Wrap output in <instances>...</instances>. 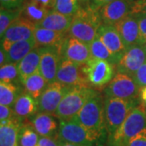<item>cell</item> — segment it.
I'll use <instances>...</instances> for the list:
<instances>
[{
  "mask_svg": "<svg viewBox=\"0 0 146 146\" xmlns=\"http://www.w3.org/2000/svg\"><path fill=\"white\" fill-rule=\"evenodd\" d=\"M127 146H146V130L131 139Z\"/></svg>",
  "mask_w": 146,
  "mask_h": 146,
  "instance_id": "cell-38",
  "label": "cell"
},
{
  "mask_svg": "<svg viewBox=\"0 0 146 146\" xmlns=\"http://www.w3.org/2000/svg\"><path fill=\"white\" fill-rule=\"evenodd\" d=\"M84 71L89 84L99 89L106 86L114 78L115 74L113 64L106 60L94 58L84 64Z\"/></svg>",
  "mask_w": 146,
  "mask_h": 146,
  "instance_id": "cell-9",
  "label": "cell"
},
{
  "mask_svg": "<svg viewBox=\"0 0 146 146\" xmlns=\"http://www.w3.org/2000/svg\"><path fill=\"white\" fill-rule=\"evenodd\" d=\"M33 1L41 4L45 7H46L49 10H51V9L53 10V8H54V0H33Z\"/></svg>",
  "mask_w": 146,
  "mask_h": 146,
  "instance_id": "cell-41",
  "label": "cell"
},
{
  "mask_svg": "<svg viewBox=\"0 0 146 146\" xmlns=\"http://www.w3.org/2000/svg\"><path fill=\"white\" fill-rule=\"evenodd\" d=\"M72 119L85 128L104 135L106 125L104 119V100L99 94L90 99Z\"/></svg>",
  "mask_w": 146,
  "mask_h": 146,
  "instance_id": "cell-6",
  "label": "cell"
},
{
  "mask_svg": "<svg viewBox=\"0 0 146 146\" xmlns=\"http://www.w3.org/2000/svg\"><path fill=\"white\" fill-rule=\"evenodd\" d=\"M144 46H145V50H146V44H145Z\"/></svg>",
  "mask_w": 146,
  "mask_h": 146,
  "instance_id": "cell-47",
  "label": "cell"
},
{
  "mask_svg": "<svg viewBox=\"0 0 146 146\" xmlns=\"http://www.w3.org/2000/svg\"><path fill=\"white\" fill-rule=\"evenodd\" d=\"M7 63H9L7 52L1 47V49H0V66H3Z\"/></svg>",
  "mask_w": 146,
  "mask_h": 146,
  "instance_id": "cell-40",
  "label": "cell"
},
{
  "mask_svg": "<svg viewBox=\"0 0 146 146\" xmlns=\"http://www.w3.org/2000/svg\"><path fill=\"white\" fill-rule=\"evenodd\" d=\"M137 20L139 28H140V32H141V39H142V43L143 45L146 44V16L143 14H137V15H133Z\"/></svg>",
  "mask_w": 146,
  "mask_h": 146,
  "instance_id": "cell-35",
  "label": "cell"
},
{
  "mask_svg": "<svg viewBox=\"0 0 146 146\" xmlns=\"http://www.w3.org/2000/svg\"><path fill=\"white\" fill-rule=\"evenodd\" d=\"M68 33L53 31L48 29L36 27L33 33V38L36 47L61 46Z\"/></svg>",
  "mask_w": 146,
  "mask_h": 146,
  "instance_id": "cell-19",
  "label": "cell"
},
{
  "mask_svg": "<svg viewBox=\"0 0 146 146\" xmlns=\"http://www.w3.org/2000/svg\"><path fill=\"white\" fill-rule=\"evenodd\" d=\"M25 0H0L1 8L15 9L21 7Z\"/></svg>",
  "mask_w": 146,
  "mask_h": 146,
  "instance_id": "cell-37",
  "label": "cell"
},
{
  "mask_svg": "<svg viewBox=\"0 0 146 146\" xmlns=\"http://www.w3.org/2000/svg\"><path fill=\"white\" fill-rule=\"evenodd\" d=\"M61 60V46L42 47L39 72L48 84L56 81L58 69Z\"/></svg>",
  "mask_w": 146,
  "mask_h": 146,
  "instance_id": "cell-13",
  "label": "cell"
},
{
  "mask_svg": "<svg viewBox=\"0 0 146 146\" xmlns=\"http://www.w3.org/2000/svg\"><path fill=\"white\" fill-rule=\"evenodd\" d=\"M36 25L24 17H19L14 21L1 36V47L7 51L14 43L28 40L33 36Z\"/></svg>",
  "mask_w": 146,
  "mask_h": 146,
  "instance_id": "cell-10",
  "label": "cell"
},
{
  "mask_svg": "<svg viewBox=\"0 0 146 146\" xmlns=\"http://www.w3.org/2000/svg\"><path fill=\"white\" fill-rule=\"evenodd\" d=\"M31 124L39 136L46 137H54L59 127L52 115L43 112H40L33 116Z\"/></svg>",
  "mask_w": 146,
  "mask_h": 146,
  "instance_id": "cell-21",
  "label": "cell"
},
{
  "mask_svg": "<svg viewBox=\"0 0 146 146\" xmlns=\"http://www.w3.org/2000/svg\"><path fill=\"white\" fill-rule=\"evenodd\" d=\"M146 130V110L144 105H138L131 110L125 121L111 136V146H127L131 139Z\"/></svg>",
  "mask_w": 146,
  "mask_h": 146,
  "instance_id": "cell-2",
  "label": "cell"
},
{
  "mask_svg": "<svg viewBox=\"0 0 146 146\" xmlns=\"http://www.w3.org/2000/svg\"><path fill=\"white\" fill-rule=\"evenodd\" d=\"M78 0H54L53 10L68 16H74L80 8Z\"/></svg>",
  "mask_w": 146,
  "mask_h": 146,
  "instance_id": "cell-31",
  "label": "cell"
},
{
  "mask_svg": "<svg viewBox=\"0 0 146 146\" xmlns=\"http://www.w3.org/2000/svg\"><path fill=\"white\" fill-rule=\"evenodd\" d=\"M37 146H59V144L58 139L56 140L54 137L41 136Z\"/></svg>",
  "mask_w": 146,
  "mask_h": 146,
  "instance_id": "cell-39",
  "label": "cell"
},
{
  "mask_svg": "<svg viewBox=\"0 0 146 146\" xmlns=\"http://www.w3.org/2000/svg\"><path fill=\"white\" fill-rule=\"evenodd\" d=\"M22 84L27 94H29L37 102L44 90L48 86L46 80L39 72L29 76Z\"/></svg>",
  "mask_w": 146,
  "mask_h": 146,
  "instance_id": "cell-26",
  "label": "cell"
},
{
  "mask_svg": "<svg viewBox=\"0 0 146 146\" xmlns=\"http://www.w3.org/2000/svg\"><path fill=\"white\" fill-rule=\"evenodd\" d=\"M91 57L94 59H102L109 62L113 65H117L119 60L111 54L108 48L104 45L99 36L97 34L94 41L89 44Z\"/></svg>",
  "mask_w": 146,
  "mask_h": 146,
  "instance_id": "cell-27",
  "label": "cell"
},
{
  "mask_svg": "<svg viewBox=\"0 0 146 146\" xmlns=\"http://www.w3.org/2000/svg\"><path fill=\"white\" fill-rule=\"evenodd\" d=\"M80 3H87V2H89V0H78Z\"/></svg>",
  "mask_w": 146,
  "mask_h": 146,
  "instance_id": "cell-45",
  "label": "cell"
},
{
  "mask_svg": "<svg viewBox=\"0 0 146 146\" xmlns=\"http://www.w3.org/2000/svg\"><path fill=\"white\" fill-rule=\"evenodd\" d=\"M73 16L63 15L54 10H50L49 14L36 27H42L53 31L68 33L72 22Z\"/></svg>",
  "mask_w": 146,
  "mask_h": 146,
  "instance_id": "cell-22",
  "label": "cell"
},
{
  "mask_svg": "<svg viewBox=\"0 0 146 146\" xmlns=\"http://www.w3.org/2000/svg\"><path fill=\"white\" fill-rule=\"evenodd\" d=\"M21 122L15 119L7 125L0 126V146H19L18 139Z\"/></svg>",
  "mask_w": 146,
  "mask_h": 146,
  "instance_id": "cell-24",
  "label": "cell"
},
{
  "mask_svg": "<svg viewBox=\"0 0 146 146\" xmlns=\"http://www.w3.org/2000/svg\"><path fill=\"white\" fill-rule=\"evenodd\" d=\"M98 92L90 87H72L63 96L54 116L62 120L72 119Z\"/></svg>",
  "mask_w": 146,
  "mask_h": 146,
  "instance_id": "cell-3",
  "label": "cell"
},
{
  "mask_svg": "<svg viewBox=\"0 0 146 146\" xmlns=\"http://www.w3.org/2000/svg\"><path fill=\"white\" fill-rule=\"evenodd\" d=\"M15 118L13 109L11 108V106L0 105V121H5V120L12 119Z\"/></svg>",
  "mask_w": 146,
  "mask_h": 146,
  "instance_id": "cell-36",
  "label": "cell"
},
{
  "mask_svg": "<svg viewBox=\"0 0 146 146\" xmlns=\"http://www.w3.org/2000/svg\"><path fill=\"white\" fill-rule=\"evenodd\" d=\"M141 88L133 77L123 73H117L103 90L106 98L136 99Z\"/></svg>",
  "mask_w": 146,
  "mask_h": 146,
  "instance_id": "cell-7",
  "label": "cell"
},
{
  "mask_svg": "<svg viewBox=\"0 0 146 146\" xmlns=\"http://www.w3.org/2000/svg\"><path fill=\"white\" fill-rule=\"evenodd\" d=\"M115 0H91V4L95 7L96 8L100 9L102 7H103L106 4L111 3Z\"/></svg>",
  "mask_w": 146,
  "mask_h": 146,
  "instance_id": "cell-42",
  "label": "cell"
},
{
  "mask_svg": "<svg viewBox=\"0 0 146 146\" xmlns=\"http://www.w3.org/2000/svg\"><path fill=\"white\" fill-rule=\"evenodd\" d=\"M133 79L141 89L146 86V63L137 70L133 76Z\"/></svg>",
  "mask_w": 146,
  "mask_h": 146,
  "instance_id": "cell-33",
  "label": "cell"
},
{
  "mask_svg": "<svg viewBox=\"0 0 146 146\" xmlns=\"http://www.w3.org/2000/svg\"><path fill=\"white\" fill-rule=\"evenodd\" d=\"M48 8L43 7L33 0H28L21 7V16L35 25L40 24L49 14Z\"/></svg>",
  "mask_w": 146,
  "mask_h": 146,
  "instance_id": "cell-23",
  "label": "cell"
},
{
  "mask_svg": "<svg viewBox=\"0 0 146 146\" xmlns=\"http://www.w3.org/2000/svg\"><path fill=\"white\" fill-rule=\"evenodd\" d=\"M17 79L20 80L18 63H9L0 68V80L5 83H13Z\"/></svg>",
  "mask_w": 146,
  "mask_h": 146,
  "instance_id": "cell-32",
  "label": "cell"
},
{
  "mask_svg": "<svg viewBox=\"0 0 146 146\" xmlns=\"http://www.w3.org/2000/svg\"><path fill=\"white\" fill-rule=\"evenodd\" d=\"M42 47H35L18 63L20 81L23 83L29 76L39 72Z\"/></svg>",
  "mask_w": 146,
  "mask_h": 146,
  "instance_id": "cell-20",
  "label": "cell"
},
{
  "mask_svg": "<svg viewBox=\"0 0 146 146\" xmlns=\"http://www.w3.org/2000/svg\"><path fill=\"white\" fill-rule=\"evenodd\" d=\"M131 2L129 0H115L99 9L102 24L115 25L117 23L131 15Z\"/></svg>",
  "mask_w": 146,
  "mask_h": 146,
  "instance_id": "cell-15",
  "label": "cell"
},
{
  "mask_svg": "<svg viewBox=\"0 0 146 146\" xmlns=\"http://www.w3.org/2000/svg\"><path fill=\"white\" fill-rule=\"evenodd\" d=\"M58 140L79 146H94L104 135L92 131L74 119L59 120Z\"/></svg>",
  "mask_w": 146,
  "mask_h": 146,
  "instance_id": "cell-5",
  "label": "cell"
},
{
  "mask_svg": "<svg viewBox=\"0 0 146 146\" xmlns=\"http://www.w3.org/2000/svg\"><path fill=\"white\" fill-rule=\"evenodd\" d=\"M72 87L64 85L58 81L48 84L37 102L39 111L54 115L63 96Z\"/></svg>",
  "mask_w": 146,
  "mask_h": 146,
  "instance_id": "cell-12",
  "label": "cell"
},
{
  "mask_svg": "<svg viewBox=\"0 0 146 146\" xmlns=\"http://www.w3.org/2000/svg\"><path fill=\"white\" fill-rule=\"evenodd\" d=\"M20 90V88L15 84L0 81V105L14 106L18 96L22 93Z\"/></svg>",
  "mask_w": 146,
  "mask_h": 146,
  "instance_id": "cell-28",
  "label": "cell"
},
{
  "mask_svg": "<svg viewBox=\"0 0 146 146\" xmlns=\"http://www.w3.org/2000/svg\"><path fill=\"white\" fill-rule=\"evenodd\" d=\"M40 137L32 124L22 125L19 132V146H37Z\"/></svg>",
  "mask_w": 146,
  "mask_h": 146,
  "instance_id": "cell-29",
  "label": "cell"
},
{
  "mask_svg": "<svg viewBox=\"0 0 146 146\" xmlns=\"http://www.w3.org/2000/svg\"><path fill=\"white\" fill-rule=\"evenodd\" d=\"M84 67V64L62 58L58 69L56 81L70 87H90Z\"/></svg>",
  "mask_w": 146,
  "mask_h": 146,
  "instance_id": "cell-8",
  "label": "cell"
},
{
  "mask_svg": "<svg viewBox=\"0 0 146 146\" xmlns=\"http://www.w3.org/2000/svg\"><path fill=\"white\" fill-rule=\"evenodd\" d=\"M102 25L99 9L89 3L84 7H80L74 15L68 35L89 45L96 37Z\"/></svg>",
  "mask_w": 146,
  "mask_h": 146,
  "instance_id": "cell-1",
  "label": "cell"
},
{
  "mask_svg": "<svg viewBox=\"0 0 146 146\" xmlns=\"http://www.w3.org/2000/svg\"><path fill=\"white\" fill-rule=\"evenodd\" d=\"M140 98H141V102L143 105L146 106V86L141 88V90H140Z\"/></svg>",
  "mask_w": 146,
  "mask_h": 146,
  "instance_id": "cell-43",
  "label": "cell"
},
{
  "mask_svg": "<svg viewBox=\"0 0 146 146\" xmlns=\"http://www.w3.org/2000/svg\"><path fill=\"white\" fill-rule=\"evenodd\" d=\"M58 144H59V146H79L76 145H74V144H71V143H68V142H65V141H62L60 140H58Z\"/></svg>",
  "mask_w": 146,
  "mask_h": 146,
  "instance_id": "cell-44",
  "label": "cell"
},
{
  "mask_svg": "<svg viewBox=\"0 0 146 146\" xmlns=\"http://www.w3.org/2000/svg\"><path fill=\"white\" fill-rule=\"evenodd\" d=\"M13 111L15 117L21 122L25 118L36 115L39 111L38 102L26 92H22L14 103Z\"/></svg>",
  "mask_w": 146,
  "mask_h": 146,
  "instance_id": "cell-18",
  "label": "cell"
},
{
  "mask_svg": "<svg viewBox=\"0 0 146 146\" xmlns=\"http://www.w3.org/2000/svg\"><path fill=\"white\" fill-rule=\"evenodd\" d=\"M61 55L80 64H86L92 58L89 45L68 35L61 46Z\"/></svg>",
  "mask_w": 146,
  "mask_h": 146,
  "instance_id": "cell-14",
  "label": "cell"
},
{
  "mask_svg": "<svg viewBox=\"0 0 146 146\" xmlns=\"http://www.w3.org/2000/svg\"><path fill=\"white\" fill-rule=\"evenodd\" d=\"M21 16V7L15 9L1 8L0 11V36H3L8 27Z\"/></svg>",
  "mask_w": 146,
  "mask_h": 146,
  "instance_id": "cell-30",
  "label": "cell"
},
{
  "mask_svg": "<svg viewBox=\"0 0 146 146\" xmlns=\"http://www.w3.org/2000/svg\"><path fill=\"white\" fill-rule=\"evenodd\" d=\"M136 106V99L106 98L104 100V119L106 130L111 136L125 121L131 110Z\"/></svg>",
  "mask_w": 146,
  "mask_h": 146,
  "instance_id": "cell-4",
  "label": "cell"
},
{
  "mask_svg": "<svg viewBox=\"0 0 146 146\" xmlns=\"http://www.w3.org/2000/svg\"><path fill=\"white\" fill-rule=\"evenodd\" d=\"M115 26L119 33L126 49L135 45H143L139 25L135 16H127Z\"/></svg>",
  "mask_w": 146,
  "mask_h": 146,
  "instance_id": "cell-17",
  "label": "cell"
},
{
  "mask_svg": "<svg viewBox=\"0 0 146 146\" xmlns=\"http://www.w3.org/2000/svg\"><path fill=\"white\" fill-rule=\"evenodd\" d=\"M130 2H134V1H136V0H129Z\"/></svg>",
  "mask_w": 146,
  "mask_h": 146,
  "instance_id": "cell-46",
  "label": "cell"
},
{
  "mask_svg": "<svg viewBox=\"0 0 146 146\" xmlns=\"http://www.w3.org/2000/svg\"><path fill=\"white\" fill-rule=\"evenodd\" d=\"M146 63V50L144 45H135L126 50L116 65L119 73L133 77L137 70Z\"/></svg>",
  "mask_w": 146,
  "mask_h": 146,
  "instance_id": "cell-11",
  "label": "cell"
},
{
  "mask_svg": "<svg viewBox=\"0 0 146 146\" xmlns=\"http://www.w3.org/2000/svg\"><path fill=\"white\" fill-rule=\"evenodd\" d=\"M143 14L146 16V0H136L131 2V15Z\"/></svg>",
  "mask_w": 146,
  "mask_h": 146,
  "instance_id": "cell-34",
  "label": "cell"
},
{
  "mask_svg": "<svg viewBox=\"0 0 146 146\" xmlns=\"http://www.w3.org/2000/svg\"><path fill=\"white\" fill-rule=\"evenodd\" d=\"M100 39L119 61L126 51V47L115 25L102 24L98 31Z\"/></svg>",
  "mask_w": 146,
  "mask_h": 146,
  "instance_id": "cell-16",
  "label": "cell"
},
{
  "mask_svg": "<svg viewBox=\"0 0 146 146\" xmlns=\"http://www.w3.org/2000/svg\"><path fill=\"white\" fill-rule=\"evenodd\" d=\"M35 47H36V42L34 41L33 36L28 40L14 43L7 51L8 54L9 63H19Z\"/></svg>",
  "mask_w": 146,
  "mask_h": 146,
  "instance_id": "cell-25",
  "label": "cell"
}]
</instances>
